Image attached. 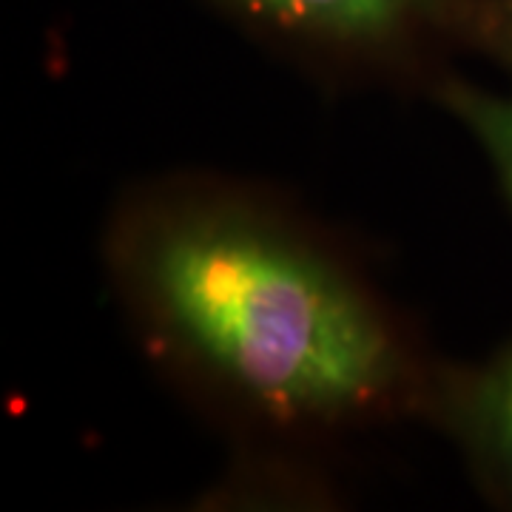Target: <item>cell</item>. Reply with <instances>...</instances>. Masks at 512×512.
<instances>
[{
  "label": "cell",
  "mask_w": 512,
  "mask_h": 512,
  "mask_svg": "<svg viewBox=\"0 0 512 512\" xmlns=\"http://www.w3.org/2000/svg\"><path fill=\"white\" fill-rule=\"evenodd\" d=\"M419 416L461 450L484 495L512 510V339L473 365H433Z\"/></svg>",
  "instance_id": "3957f363"
},
{
  "label": "cell",
  "mask_w": 512,
  "mask_h": 512,
  "mask_svg": "<svg viewBox=\"0 0 512 512\" xmlns=\"http://www.w3.org/2000/svg\"><path fill=\"white\" fill-rule=\"evenodd\" d=\"M225 12L330 69L419 74L456 46L458 0H217Z\"/></svg>",
  "instance_id": "7a4b0ae2"
},
{
  "label": "cell",
  "mask_w": 512,
  "mask_h": 512,
  "mask_svg": "<svg viewBox=\"0 0 512 512\" xmlns=\"http://www.w3.org/2000/svg\"><path fill=\"white\" fill-rule=\"evenodd\" d=\"M427 92L473 137L512 208V89L493 92L458 74H436Z\"/></svg>",
  "instance_id": "277c9868"
},
{
  "label": "cell",
  "mask_w": 512,
  "mask_h": 512,
  "mask_svg": "<svg viewBox=\"0 0 512 512\" xmlns=\"http://www.w3.org/2000/svg\"><path fill=\"white\" fill-rule=\"evenodd\" d=\"M106 259L148 353L262 433L419 416L436 362L345 251L262 194L148 185L114 214Z\"/></svg>",
  "instance_id": "6da1fadb"
},
{
  "label": "cell",
  "mask_w": 512,
  "mask_h": 512,
  "mask_svg": "<svg viewBox=\"0 0 512 512\" xmlns=\"http://www.w3.org/2000/svg\"><path fill=\"white\" fill-rule=\"evenodd\" d=\"M453 40L512 77V0H458Z\"/></svg>",
  "instance_id": "5b68a950"
}]
</instances>
